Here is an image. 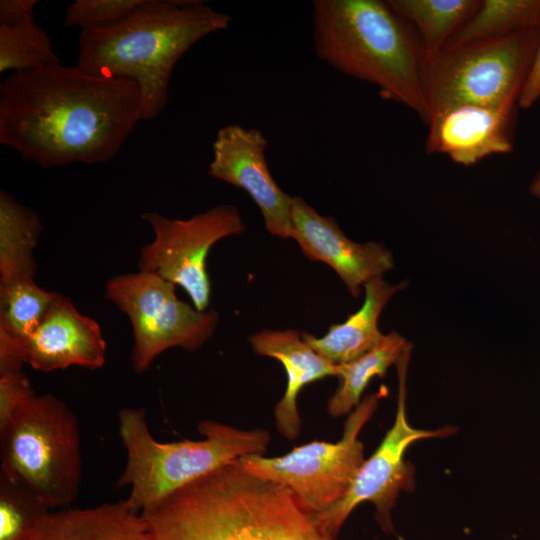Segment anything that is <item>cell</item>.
Returning a JSON list of instances; mask_svg holds the SVG:
<instances>
[{"label": "cell", "instance_id": "cell-29", "mask_svg": "<svg viewBox=\"0 0 540 540\" xmlns=\"http://www.w3.org/2000/svg\"><path fill=\"white\" fill-rule=\"evenodd\" d=\"M37 0H1L0 23L21 20L33 15Z\"/></svg>", "mask_w": 540, "mask_h": 540}, {"label": "cell", "instance_id": "cell-8", "mask_svg": "<svg viewBox=\"0 0 540 540\" xmlns=\"http://www.w3.org/2000/svg\"><path fill=\"white\" fill-rule=\"evenodd\" d=\"M385 389L367 395L349 413L337 442L314 440L275 457L251 454L235 463L244 471L288 488L307 511L318 515L341 500L365 461L358 439Z\"/></svg>", "mask_w": 540, "mask_h": 540}, {"label": "cell", "instance_id": "cell-10", "mask_svg": "<svg viewBox=\"0 0 540 540\" xmlns=\"http://www.w3.org/2000/svg\"><path fill=\"white\" fill-rule=\"evenodd\" d=\"M141 218L151 226L154 238L140 250L138 271L182 287L193 307L207 310L211 298L207 257L216 242L244 232L239 210L224 204L188 219H169L153 211L144 212Z\"/></svg>", "mask_w": 540, "mask_h": 540}, {"label": "cell", "instance_id": "cell-21", "mask_svg": "<svg viewBox=\"0 0 540 540\" xmlns=\"http://www.w3.org/2000/svg\"><path fill=\"white\" fill-rule=\"evenodd\" d=\"M408 342L397 332L383 336L369 352L349 363L338 365L340 385L327 404L332 417L349 414L359 403L362 393L373 377H384L396 364Z\"/></svg>", "mask_w": 540, "mask_h": 540}, {"label": "cell", "instance_id": "cell-24", "mask_svg": "<svg viewBox=\"0 0 540 540\" xmlns=\"http://www.w3.org/2000/svg\"><path fill=\"white\" fill-rule=\"evenodd\" d=\"M56 292L39 287L34 278L0 282V329L23 343L41 323Z\"/></svg>", "mask_w": 540, "mask_h": 540}, {"label": "cell", "instance_id": "cell-11", "mask_svg": "<svg viewBox=\"0 0 540 540\" xmlns=\"http://www.w3.org/2000/svg\"><path fill=\"white\" fill-rule=\"evenodd\" d=\"M412 345L408 342L396 362L398 372V401L394 423L375 452L364 461L344 497L328 510L316 515L320 529L336 540L343 524L352 511L365 501L375 507V520L380 528L395 534L392 509L400 491L414 487V469L404 459L408 447L415 441L432 437H445L454 428L438 430L413 428L406 416V379Z\"/></svg>", "mask_w": 540, "mask_h": 540}, {"label": "cell", "instance_id": "cell-18", "mask_svg": "<svg viewBox=\"0 0 540 540\" xmlns=\"http://www.w3.org/2000/svg\"><path fill=\"white\" fill-rule=\"evenodd\" d=\"M406 286L407 281L393 285L381 277L373 278L363 286L365 299L359 310L343 323L332 324L320 338L307 332L301 333L302 338L315 352L335 365L356 360L382 340L384 335L378 329L379 316L389 299Z\"/></svg>", "mask_w": 540, "mask_h": 540}, {"label": "cell", "instance_id": "cell-30", "mask_svg": "<svg viewBox=\"0 0 540 540\" xmlns=\"http://www.w3.org/2000/svg\"><path fill=\"white\" fill-rule=\"evenodd\" d=\"M530 192L534 197L540 199V172L533 178L530 184Z\"/></svg>", "mask_w": 540, "mask_h": 540}, {"label": "cell", "instance_id": "cell-22", "mask_svg": "<svg viewBox=\"0 0 540 540\" xmlns=\"http://www.w3.org/2000/svg\"><path fill=\"white\" fill-rule=\"evenodd\" d=\"M540 25V0H484L442 50Z\"/></svg>", "mask_w": 540, "mask_h": 540}, {"label": "cell", "instance_id": "cell-28", "mask_svg": "<svg viewBox=\"0 0 540 540\" xmlns=\"http://www.w3.org/2000/svg\"><path fill=\"white\" fill-rule=\"evenodd\" d=\"M540 98V43L528 76L520 92L517 105L522 109H530Z\"/></svg>", "mask_w": 540, "mask_h": 540}, {"label": "cell", "instance_id": "cell-20", "mask_svg": "<svg viewBox=\"0 0 540 540\" xmlns=\"http://www.w3.org/2000/svg\"><path fill=\"white\" fill-rule=\"evenodd\" d=\"M391 8L415 25L425 57L438 54L451 35L478 9L477 0H389Z\"/></svg>", "mask_w": 540, "mask_h": 540}, {"label": "cell", "instance_id": "cell-6", "mask_svg": "<svg viewBox=\"0 0 540 540\" xmlns=\"http://www.w3.org/2000/svg\"><path fill=\"white\" fill-rule=\"evenodd\" d=\"M3 475L50 509L70 507L82 480L79 426L59 398L36 393L0 422Z\"/></svg>", "mask_w": 540, "mask_h": 540}, {"label": "cell", "instance_id": "cell-27", "mask_svg": "<svg viewBox=\"0 0 540 540\" xmlns=\"http://www.w3.org/2000/svg\"><path fill=\"white\" fill-rule=\"evenodd\" d=\"M34 394L24 371L0 374V422Z\"/></svg>", "mask_w": 540, "mask_h": 540}, {"label": "cell", "instance_id": "cell-15", "mask_svg": "<svg viewBox=\"0 0 540 540\" xmlns=\"http://www.w3.org/2000/svg\"><path fill=\"white\" fill-rule=\"evenodd\" d=\"M514 111L515 106L460 105L439 112L428 124L426 151L465 166L510 153Z\"/></svg>", "mask_w": 540, "mask_h": 540}, {"label": "cell", "instance_id": "cell-4", "mask_svg": "<svg viewBox=\"0 0 540 540\" xmlns=\"http://www.w3.org/2000/svg\"><path fill=\"white\" fill-rule=\"evenodd\" d=\"M317 56L381 94L415 111L425 124V53L413 26L380 0H317L313 4Z\"/></svg>", "mask_w": 540, "mask_h": 540}, {"label": "cell", "instance_id": "cell-19", "mask_svg": "<svg viewBox=\"0 0 540 540\" xmlns=\"http://www.w3.org/2000/svg\"><path fill=\"white\" fill-rule=\"evenodd\" d=\"M42 228V221L33 209L7 191H0V282L35 277L34 252Z\"/></svg>", "mask_w": 540, "mask_h": 540}, {"label": "cell", "instance_id": "cell-5", "mask_svg": "<svg viewBox=\"0 0 540 540\" xmlns=\"http://www.w3.org/2000/svg\"><path fill=\"white\" fill-rule=\"evenodd\" d=\"M118 422L127 460L116 485L129 488L124 500L139 513L240 457L263 454L271 441L265 429L244 430L203 420L198 424L201 440L159 442L148 428L143 408H122Z\"/></svg>", "mask_w": 540, "mask_h": 540}, {"label": "cell", "instance_id": "cell-23", "mask_svg": "<svg viewBox=\"0 0 540 540\" xmlns=\"http://www.w3.org/2000/svg\"><path fill=\"white\" fill-rule=\"evenodd\" d=\"M60 57L33 15L18 21L0 23V72L17 73L59 64Z\"/></svg>", "mask_w": 540, "mask_h": 540}, {"label": "cell", "instance_id": "cell-3", "mask_svg": "<svg viewBox=\"0 0 540 540\" xmlns=\"http://www.w3.org/2000/svg\"><path fill=\"white\" fill-rule=\"evenodd\" d=\"M229 15L202 0H143L120 22L81 31L76 66L90 74L133 81L140 119L166 107L176 64L198 41L225 30Z\"/></svg>", "mask_w": 540, "mask_h": 540}, {"label": "cell", "instance_id": "cell-7", "mask_svg": "<svg viewBox=\"0 0 540 540\" xmlns=\"http://www.w3.org/2000/svg\"><path fill=\"white\" fill-rule=\"evenodd\" d=\"M539 43L540 25L425 57L431 117L460 105L516 106Z\"/></svg>", "mask_w": 540, "mask_h": 540}, {"label": "cell", "instance_id": "cell-26", "mask_svg": "<svg viewBox=\"0 0 540 540\" xmlns=\"http://www.w3.org/2000/svg\"><path fill=\"white\" fill-rule=\"evenodd\" d=\"M143 0H76L66 10L64 23L81 31L108 27L120 22Z\"/></svg>", "mask_w": 540, "mask_h": 540}, {"label": "cell", "instance_id": "cell-31", "mask_svg": "<svg viewBox=\"0 0 540 540\" xmlns=\"http://www.w3.org/2000/svg\"><path fill=\"white\" fill-rule=\"evenodd\" d=\"M373 540H378V539H373Z\"/></svg>", "mask_w": 540, "mask_h": 540}, {"label": "cell", "instance_id": "cell-1", "mask_svg": "<svg viewBox=\"0 0 540 540\" xmlns=\"http://www.w3.org/2000/svg\"><path fill=\"white\" fill-rule=\"evenodd\" d=\"M139 121L133 81L76 65L11 73L0 84V143L43 168L106 163Z\"/></svg>", "mask_w": 540, "mask_h": 540}, {"label": "cell", "instance_id": "cell-16", "mask_svg": "<svg viewBox=\"0 0 540 540\" xmlns=\"http://www.w3.org/2000/svg\"><path fill=\"white\" fill-rule=\"evenodd\" d=\"M253 351L278 360L287 375V387L274 409L275 425L282 436L295 439L302 426L297 396L302 388L328 376H338L339 367L315 352L299 331L262 330L248 338Z\"/></svg>", "mask_w": 540, "mask_h": 540}, {"label": "cell", "instance_id": "cell-17", "mask_svg": "<svg viewBox=\"0 0 540 540\" xmlns=\"http://www.w3.org/2000/svg\"><path fill=\"white\" fill-rule=\"evenodd\" d=\"M29 540H152L141 513L125 502L52 510Z\"/></svg>", "mask_w": 540, "mask_h": 540}, {"label": "cell", "instance_id": "cell-9", "mask_svg": "<svg viewBox=\"0 0 540 540\" xmlns=\"http://www.w3.org/2000/svg\"><path fill=\"white\" fill-rule=\"evenodd\" d=\"M105 297L130 321L133 335L131 365L147 371L168 349H200L219 322L214 309L198 311L178 299L175 285L143 271L117 274L107 280Z\"/></svg>", "mask_w": 540, "mask_h": 540}, {"label": "cell", "instance_id": "cell-2", "mask_svg": "<svg viewBox=\"0 0 540 540\" xmlns=\"http://www.w3.org/2000/svg\"><path fill=\"white\" fill-rule=\"evenodd\" d=\"M141 515L152 540H334L288 488L235 461Z\"/></svg>", "mask_w": 540, "mask_h": 540}, {"label": "cell", "instance_id": "cell-12", "mask_svg": "<svg viewBox=\"0 0 540 540\" xmlns=\"http://www.w3.org/2000/svg\"><path fill=\"white\" fill-rule=\"evenodd\" d=\"M268 141L255 128L229 124L220 128L212 145L208 174L245 190L258 206L265 227L272 235L291 238V203L272 177L265 150Z\"/></svg>", "mask_w": 540, "mask_h": 540}, {"label": "cell", "instance_id": "cell-14", "mask_svg": "<svg viewBox=\"0 0 540 540\" xmlns=\"http://www.w3.org/2000/svg\"><path fill=\"white\" fill-rule=\"evenodd\" d=\"M27 365L41 372L78 366L95 370L106 362L100 325L57 293L39 326L23 343Z\"/></svg>", "mask_w": 540, "mask_h": 540}, {"label": "cell", "instance_id": "cell-13", "mask_svg": "<svg viewBox=\"0 0 540 540\" xmlns=\"http://www.w3.org/2000/svg\"><path fill=\"white\" fill-rule=\"evenodd\" d=\"M291 223V238L303 254L329 265L352 296H359L365 283L394 267L393 256L384 245L350 240L333 217L319 214L299 196L292 198Z\"/></svg>", "mask_w": 540, "mask_h": 540}, {"label": "cell", "instance_id": "cell-25", "mask_svg": "<svg viewBox=\"0 0 540 540\" xmlns=\"http://www.w3.org/2000/svg\"><path fill=\"white\" fill-rule=\"evenodd\" d=\"M51 511L22 484L0 475V540H29Z\"/></svg>", "mask_w": 540, "mask_h": 540}]
</instances>
